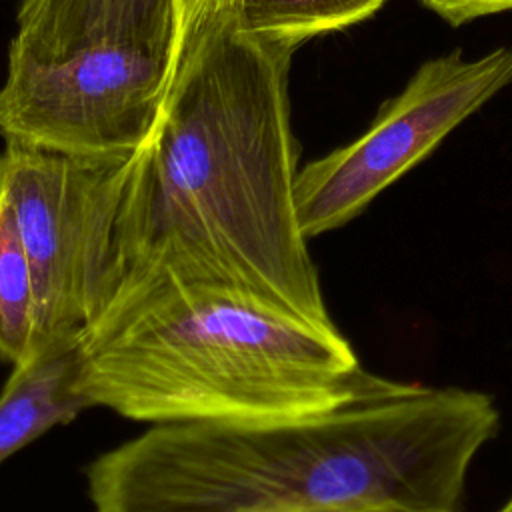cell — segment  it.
Returning <instances> with one entry per match:
<instances>
[{"mask_svg": "<svg viewBox=\"0 0 512 512\" xmlns=\"http://www.w3.org/2000/svg\"><path fill=\"white\" fill-rule=\"evenodd\" d=\"M292 54L240 32L232 0L206 14L154 130L134 152L118 258L122 274L158 266L226 282L314 328L338 330L296 216Z\"/></svg>", "mask_w": 512, "mask_h": 512, "instance_id": "6da1fadb", "label": "cell"}, {"mask_svg": "<svg viewBox=\"0 0 512 512\" xmlns=\"http://www.w3.org/2000/svg\"><path fill=\"white\" fill-rule=\"evenodd\" d=\"M490 396L404 390L288 418L152 424L86 468L92 512H462Z\"/></svg>", "mask_w": 512, "mask_h": 512, "instance_id": "7a4b0ae2", "label": "cell"}, {"mask_svg": "<svg viewBox=\"0 0 512 512\" xmlns=\"http://www.w3.org/2000/svg\"><path fill=\"white\" fill-rule=\"evenodd\" d=\"M406 386L364 370L340 330L158 266L126 270L74 350L86 406L148 424L304 416Z\"/></svg>", "mask_w": 512, "mask_h": 512, "instance_id": "3957f363", "label": "cell"}, {"mask_svg": "<svg viewBox=\"0 0 512 512\" xmlns=\"http://www.w3.org/2000/svg\"><path fill=\"white\" fill-rule=\"evenodd\" d=\"M134 154L74 156L6 140L0 198L34 284V358L76 348L122 276L118 218Z\"/></svg>", "mask_w": 512, "mask_h": 512, "instance_id": "277c9868", "label": "cell"}, {"mask_svg": "<svg viewBox=\"0 0 512 512\" xmlns=\"http://www.w3.org/2000/svg\"><path fill=\"white\" fill-rule=\"evenodd\" d=\"M510 82L512 48L480 58H464L456 48L426 60L360 138L298 170L294 202L302 234L310 240L350 222Z\"/></svg>", "mask_w": 512, "mask_h": 512, "instance_id": "5b68a950", "label": "cell"}, {"mask_svg": "<svg viewBox=\"0 0 512 512\" xmlns=\"http://www.w3.org/2000/svg\"><path fill=\"white\" fill-rule=\"evenodd\" d=\"M172 82L162 56L124 42H94L46 62L8 58L0 134L74 156L134 154Z\"/></svg>", "mask_w": 512, "mask_h": 512, "instance_id": "8992f818", "label": "cell"}, {"mask_svg": "<svg viewBox=\"0 0 512 512\" xmlns=\"http://www.w3.org/2000/svg\"><path fill=\"white\" fill-rule=\"evenodd\" d=\"M16 22L8 58L46 62L94 42H124L162 56L174 78L184 58L180 0H20Z\"/></svg>", "mask_w": 512, "mask_h": 512, "instance_id": "52a82bcc", "label": "cell"}, {"mask_svg": "<svg viewBox=\"0 0 512 512\" xmlns=\"http://www.w3.org/2000/svg\"><path fill=\"white\" fill-rule=\"evenodd\" d=\"M74 350L46 352L12 368L0 392V464L88 408L74 390Z\"/></svg>", "mask_w": 512, "mask_h": 512, "instance_id": "ba28073f", "label": "cell"}, {"mask_svg": "<svg viewBox=\"0 0 512 512\" xmlns=\"http://www.w3.org/2000/svg\"><path fill=\"white\" fill-rule=\"evenodd\" d=\"M386 0H232L246 36L298 48L308 38L370 18Z\"/></svg>", "mask_w": 512, "mask_h": 512, "instance_id": "9c48e42d", "label": "cell"}, {"mask_svg": "<svg viewBox=\"0 0 512 512\" xmlns=\"http://www.w3.org/2000/svg\"><path fill=\"white\" fill-rule=\"evenodd\" d=\"M34 360V284L14 216L0 198V362Z\"/></svg>", "mask_w": 512, "mask_h": 512, "instance_id": "30bf717a", "label": "cell"}, {"mask_svg": "<svg viewBox=\"0 0 512 512\" xmlns=\"http://www.w3.org/2000/svg\"><path fill=\"white\" fill-rule=\"evenodd\" d=\"M452 26L472 22L480 16L512 10V0H420Z\"/></svg>", "mask_w": 512, "mask_h": 512, "instance_id": "8fae6325", "label": "cell"}, {"mask_svg": "<svg viewBox=\"0 0 512 512\" xmlns=\"http://www.w3.org/2000/svg\"><path fill=\"white\" fill-rule=\"evenodd\" d=\"M226 0H180V16H182V38H184V54L188 50V42L204 22L206 14L214 8L224 4Z\"/></svg>", "mask_w": 512, "mask_h": 512, "instance_id": "7c38bea8", "label": "cell"}, {"mask_svg": "<svg viewBox=\"0 0 512 512\" xmlns=\"http://www.w3.org/2000/svg\"><path fill=\"white\" fill-rule=\"evenodd\" d=\"M498 512H512V498H510V500H508V502H506Z\"/></svg>", "mask_w": 512, "mask_h": 512, "instance_id": "4fadbf2b", "label": "cell"}]
</instances>
